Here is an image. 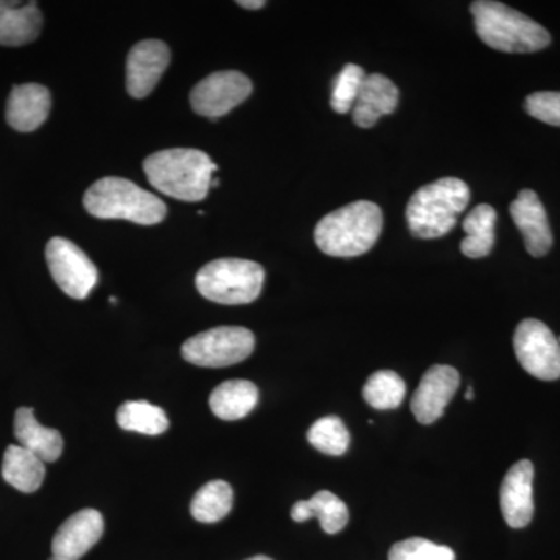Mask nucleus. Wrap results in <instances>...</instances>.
I'll return each instance as SVG.
<instances>
[{
	"label": "nucleus",
	"mask_w": 560,
	"mask_h": 560,
	"mask_svg": "<svg viewBox=\"0 0 560 560\" xmlns=\"http://www.w3.org/2000/svg\"><path fill=\"white\" fill-rule=\"evenodd\" d=\"M143 171L151 186L167 197L197 202L208 197L210 180L219 171L205 151L171 149L150 154Z\"/></svg>",
	"instance_id": "f257e3e1"
},
{
	"label": "nucleus",
	"mask_w": 560,
	"mask_h": 560,
	"mask_svg": "<svg viewBox=\"0 0 560 560\" xmlns=\"http://www.w3.org/2000/svg\"><path fill=\"white\" fill-rule=\"evenodd\" d=\"M383 230V212L375 202L355 201L334 210L316 224L315 242L331 257H357L374 248Z\"/></svg>",
	"instance_id": "f03ea898"
},
{
	"label": "nucleus",
	"mask_w": 560,
	"mask_h": 560,
	"mask_svg": "<svg viewBox=\"0 0 560 560\" xmlns=\"http://www.w3.org/2000/svg\"><path fill=\"white\" fill-rule=\"evenodd\" d=\"M475 28L486 46L506 54H533L550 46L551 35L539 22L493 0L471 3Z\"/></svg>",
	"instance_id": "7ed1b4c3"
},
{
	"label": "nucleus",
	"mask_w": 560,
	"mask_h": 560,
	"mask_svg": "<svg viewBox=\"0 0 560 560\" xmlns=\"http://www.w3.org/2000/svg\"><path fill=\"white\" fill-rule=\"evenodd\" d=\"M470 201V189L458 178H442L420 187L407 208L408 228L415 237L431 241L455 228Z\"/></svg>",
	"instance_id": "20e7f679"
},
{
	"label": "nucleus",
	"mask_w": 560,
	"mask_h": 560,
	"mask_svg": "<svg viewBox=\"0 0 560 560\" xmlns=\"http://www.w3.org/2000/svg\"><path fill=\"white\" fill-rule=\"evenodd\" d=\"M84 208L101 220H128L132 223H161L167 215L164 201L125 178L98 179L84 194Z\"/></svg>",
	"instance_id": "39448f33"
},
{
	"label": "nucleus",
	"mask_w": 560,
	"mask_h": 560,
	"mask_svg": "<svg viewBox=\"0 0 560 560\" xmlns=\"http://www.w3.org/2000/svg\"><path fill=\"white\" fill-rule=\"evenodd\" d=\"M264 280V268L256 261L219 259L198 271L197 289L206 300L217 304H250L260 296Z\"/></svg>",
	"instance_id": "423d86ee"
},
{
	"label": "nucleus",
	"mask_w": 560,
	"mask_h": 560,
	"mask_svg": "<svg viewBox=\"0 0 560 560\" xmlns=\"http://www.w3.org/2000/svg\"><path fill=\"white\" fill-rule=\"evenodd\" d=\"M256 338L245 327H215L201 331L183 345V359L200 368H226L254 352Z\"/></svg>",
	"instance_id": "0eeeda50"
},
{
	"label": "nucleus",
	"mask_w": 560,
	"mask_h": 560,
	"mask_svg": "<svg viewBox=\"0 0 560 560\" xmlns=\"http://www.w3.org/2000/svg\"><path fill=\"white\" fill-rule=\"evenodd\" d=\"M514 350L523 370L552 382L560 377V345L550 327L539 319H525L514 335Z\"/></svg>",
	"instance_id": "6e6552de"
},
{
	"label": "nucleus",
	"mask_w": 560,
	"mask_h": 560,
	"mask_svg": "<svg viewBox=\"0 0 560 560\" xmlns=\"http://www.w3.org/2000/svg\"><path fill=\"white\" fill-rule=\"evenodd\" d=\"M46 259L51 278L73 300H86L97 285V267L68 238H51L47 243Z\"/></svg>",
	"instance_id": "1a4fd4ad"
},
{
	"label": "nucleus",
	"mask_w": 560,
	"mask_h": 560,
	"mask_svg": "<svg viewBox=\"0 0 560 560\" xmlns=\"http://www.w3.org/2000/svg\"><path fill=\"white\" fill-rule=\"evenodd\" d=\"M250 92L253 83L245 73L237 70L210 73L191 90V108L202 117L219 119L245 102Z\"/></svg>",
	"instance_id": "9d476101"
},
{
	"label": "nucleus",
	"mask_w": 560,
	"mask_h": 560,
	"mask_svg": "<svg viewBox=\"0 0 560 560\" xmlns=\"http://www.w3.org/2000/svg\"><path fill=\"white\" fill-rule=\"evenodd\" d=\"M459 388V374L455 368L436 364L423 374L411 399V411L423 425L436 422L444 415Z\"/></svg>",
	"instance_id": "9b49d317"
},
{
	"label": "nucleus",
	"mask_w": 560,
	"mask_h": 560,
	"mask_svg": "<svg viewBox=\"0 0 560 560\" xmlns=\"http://www.w3.org/2000/svg\"><path fill=\"white\" fill-rule=\"evenodd\" d=\"M171 49L158 39L140 40L128 54L127 90L131 97H149L171 65Z\"/></svg>",
	"instance_id": "f8f14e48"
},
{
	"label": "nucleus",
	"mask_w": 560,
	"mask_h": 560,
	"mask_svg": "<svg viewBox=\"0 0 560 560\" xmlns=\"http://www.w3.org/2000/svg\"><path fill=\"white\" fill-rule=\"evenodd\" d=\"M105 523L101 512L83 510L62 523L51 541L50 560H80L102 539Z\"/></svg>",
	"instance_id": "ddd939ff"
},
{
	"label": "nucleus",
	"mask_w": 560,
	"mask_h": 560,
	"mask_svg": "<svg viewBox=\"0 0 560 560\" xmlns=\"http://www.w3.org/2000/svg\"><path fill=\"white\" fill-rule=\"evenodd\" d=\"M533 481L534 466L528 459L518 460L504 477L500 489V506L511 528H525L533 521Z\"/></svg>",
	"instance_id": "4468645a"
},
{
	"label": "nucleus",
	"mask_w": 560,
	"mask_h": 560,
	"mask_svg": "<svg viewBox=\"0 0 560 560\" xmlns=\"http://www.w3.org/2000/svg\"><path fill=\"white\" fill-rule=\"evenodd\" d=\"M510 212L515 226L525 241V248L533 257L548 254L552 246V232L547 210L536 191L525 189L511 202Z\"/></svg>",
	"instance_id": "2eb2a0df"
},
{
	"label": "nucleus",
	"mask_w": 560,
	"mask_h": 560,
	"mask_svg": "<svg viewBox=\"0 0 560 560\" xmlns=\"http://www.w3.org/2000/svg\"><path fill=\"white\" fill-rule=\"evenodd\" d=\"M50 108L51 97L46 86L36 83L18 84L11 90L7 102V121L16 131H35L47 120Z\"/></svg>",
	"instance_id": "dca6fc26"
},
{
	"label": "nucleus",
	"mask_w": 560,
	"mask_h": 560,
	"mask_svg": "<svg viewBox=\"0 0 560 560\" xmlns=\"http://www.w3.org/2000/svg\"><path fill=\"white\" fill-rule=\"evenodd\" d=\"M399 103V90L389 79L382 73L366 75L355 105L352 117L360 128H372L382 116L394 113Z\"/></svg>",
	"instance_id": "f3484780"
},
{
	"label": "nucleus",
	"mask_w": 560,
	"mask_h": 560,
	"mask_svg": "<svg viewBox=\"0 0 560 560\" xmlns=\"http://www.w3.org/2000/svg\"><path fill=\"white\" fill-rule=\"evenodd\" d=\"M43 22L38 3L0 0V46L20 47L31 44L43 31Z\"/></svg>",
	"instance_id": "a211bd4d"
},
{
	"label": "nucleus",
	"mask_w": 560,
	"mask_h": 560,
	"mask_svg": "<svg viewBox=\"0 0 560 560\" xmlns=\"http://www.w3.org/2000/svg\"><path fill=\"white\" fill-rule=\"evenodd\" d=\"M14 436L21 447L38 456L44 463H54L60 458L65 441L60 431L40 425L32 408L22 407L14 415Z\"/></svg>",
	"instance_id": "6ab92c4d"
},
{
	"label": "nucleus",
	"mask_w": 560,
	"mask_h": 560,
	"mask_svg": "<svg viewBox=\"0 0 560 560\" xmlns=\"http://www.w3.org/2000/svg\"><path fill=\"white\" fill-rule=\"evenodd\" d=\"M316 517L327 534H338L349 522V510L345 501L329 490H320L311 500L298 501L291 510V518L302 523Z\"/></svg>",
	"instance_id": "aec40b11"
},
{
	"label": "nucleus",
	"mask_w": 560,
	"mask_h": 560,
	"mask_svg": "<svg viewBox=\"0 0 560 560\" xmlns=\"http://www.w3.org/2000/svg\"><path fill=\"white\" fill-rule=\"evenodd\" d=\"M259 401V389L253 382L228 381L212 390L210 410L219 419L238 420L248 416Z\"/></svg>",
	"instance_id": "412c9836"
},
{
	"label": "nucleus",
	"mask_w": 560,
	"mask_h": 560,
	"mask_svg": "<svg viewBox=\"0 0 560 560\" xmlns=\"http://www.w3.org/2000/svg\"><path fill=\"white\" fill-rule=\"evenodd\" d=\"M3 480L20 492H36L46 478L44 460L21 445H10L3 455Z\"/></svg>",
	"instance_id": "4be33fe9"
},
{
	"label": "nucleus",
	"mask_w": 560,
	"mask_h": 560,
	"mask_svg": "<svg viewBox=\"0 0 560 560\" xmlns=\"http://www.w3.org/2000/svg\"><path fill=\"white\" fill-rule=\"evenodd\" d=\"M497 212L492 206L478 205L464 220L466 238L460 242V250L469 259L489 256L495 243Z\"/></svg>",
	"instance_id": "5701e85b"
},
{
	"label": "nucleus",
	"mask_w": 560,
	"mask_h": 560,
	"mask_svg": "<svg viewBox=\"0 0 560 560\" xmlns=\"http://www.w3.org/2000/svg\"><path fill=\"white\" fill-rule=\"evenodd\" d=\"M120 429L158 436L168 429V418L162 408L147 400L125 401L117 411Z\"/></svg>",
	"instance_id": "b1692460"
},
{
	"label": "nucleus",
	"mask_w": 560,
	"mask_h": 560,
	"mask_svg": "<svg viewBox=\"0 0 560 560\" xmlns=\"http://www.w3.org/2000/svg\"><path fill=\"white\" fill-rule=\"evenodd\" d=\"M232 504L234 492L231 486L226 481H210L195 493L190 512L197 522L217 523L230 514Z\"/></svg>",
	"instance_id": "393cba45"
},
{
	"label": "nucleus",
	"mask_w": 560,
	"mask_h": 560,
	"mask_svg": "<svg viewBox=\"0 0 560 560\" xmlns=\"http://www.w3.org/2000/svg\"><path fill=\"white\" fill-rule=\"evenodd\" d=\"M407 394L404 378L393 371L374 372L363 388V397L375 410H394L400 407Z\"/></svg>",
	"instance_id": "a878e982"
},
{
	"label": "nucleus",
	"mask_w": 560,
	"mask_h": 560,
	"mask_svg": "<svg viewBox=\"0 0 560 560\" xmlns=\"http://www.w3.org/2000/svg\"><path fill=\"white\" fill-rule=\"evenodd\" d=\"M307 440L320 453L341 456L348 452L350 444L349 430L337 416H327L316 420L307 433Z\"/></svg>",
	"instance_id": "bb28decb"
},
{
	"label": "nucleus",
	"mask_w": 560,
	"mask_h": 560,
	"mask_svg": "<svg viewBox=\"0 0 560 560\" xmlns=\"http://www.w3.org/2000/svg\"><path fill=\"white\" fill-rule=\"evenodd\" d=\"M366 79L364 70L357 65H346L338 73L331 92V108L338 114H348L359 98L361 84Z\"/></svg>",
	"instance_id": "cd10ccee"
},
{
	"label": "nucleus",
	"mask_w": 560,
	"mask_h": 560,
	"mask_svg": "<svg viewBox=\"0 0 560 560\" xmlns=\"http://www.w3.org/2000/svg\"><path fill=\"white\" fill-rule=\"evenodd\" d=\"M389 560H455L452 548L442 547L420 537L397 541L389 551Z\"/></svg>",
	"instance_id": "c85d7f7f"
},
{
	"label": "nucleus",
	"mask_w": 560,
	"mask_h": 560,
	"mask_svg": "<svg viewBox=\"0 0 560 560\" xmlns=\"http://www.w3.org/2000/svg\"><path fill=\"white\" fill-rule=\"evenodd\" d=\"M525 109L534 119L560 127V92H534L526 97Z\"/></svg>",
	"instance_id": "c756f323"
},
{
	"label": "nucleus",
	"mask_w": 560,
	"mask_h": 560,
	"mask_svg": "<svg viewBox=\"0 0 560 560\" xmlns=\"http://www.w3.org/2000/svg\"><path fill=\"white\" fill-rule=\"evenodd\" d=\"M237 5L246 10H260L267 5V2H264V0H238Z\"/></svg>",
	"instance_id": "7c9ffc66"
},
{
	"label": "nucleus",
	"mask_w": 560,
	"mask_h": 560,
	"mask_svg": "<svg viewBox=\"0 0 560 560\" xmlns=\"http://www.w3.org/2000/svg\"><path fill=\"white\" fill-rule=\"evenodd\" d=\"M474 397H475L474 389H471V386H469V388H467V390H466V399L471 400V399H474Z\"/></svg>",
	"instance_id": "2f4dec72"
},
{
	"label": "nucleus",
	"mask_w": 560,
	"mask_h": 560,
	"mask_svg": "<svg viewBox=\"0 0 560 560\" xmlns=\"http://www.w3.org/2000/svg\"><path fill=\"white\" fill-rule=\"evenodd\" d=\"M246 560H272V559L267 558V556H254V558L246 559Z\"/></svg>",
	"instance_id": "473e14b6"
}]
</instances>
